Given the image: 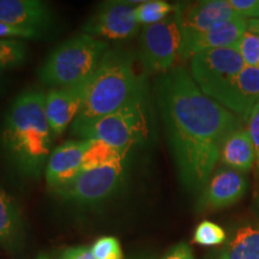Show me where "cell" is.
Masks as SVG:
<instances>
[{
	"label": "cell",
	"instance_id": "cell-1",
	"mask_svg": "<svg viewBox=\"0 0 259 259\" xmlns=\"http://www.w3.org/2000/svg\"><path fill=\"white\" fill-rule=\"evenodd\" d=\"M155 96L178 178L184 189L199 194L220 161L226 137L241 120L206 96L181 66L158 76Z\"/></svg>",
	"mask_w": 259,
	"mask_h": 259
},
{
	"label": "cell",
	"instance_id": "cell-2",
	"mask_svg": "<svg viewBox=\"0 0 259 259\" xmlns=\"http://www.w3.org/2000/svg\"><path fill=\"white\" fill-rule=\"evenodd\" d=\"M46 94L36 88L22 92L6 113L0 144L12 167L38 179L52 154L53 134L45 112Z\"/></svg>",
	"mask_w": 259,
	"mask_h": 259
},
{
	"label": "cell",
	"instance_id": "cell-3",
	"mask_svg": "<svg viewBox=\"0 0 259 259\" xmlns=\"http://www.w3.org/2000/svg\"><path fill=\"white\" fill-rule=\"evenodd\" d=\"M138 64L135 54L125 48L113 47L106 52L87 85L80 111L71 125L72 136L103 116L148 97L147 73L139 71Z\"/></svg>",
	"mask_w": 259,
	"mask_h": 259
},
{
	"label": "cell",
	"instance_id": "cell-4",
	"mask_svg": "<svg viewBox=\"0 0 259 259\" xmlns=\"http://www.w3.org/2000/svg\"><path fill=\"white\" fill-rule=\"evenodd\" d=\"M109 48L106 42L85 34L71 37L51 52L38 70V78L51 89L87 82Z\"/></svg>",
	"mask_w": 259,
	"mask_h": 259
},
{
	"label": "cell",
	"instance_id": "cell-5",
	"mask_svg": "<svg viewBox=\"0 0 259 259\" xmlns=\"http://www.w3.org/2000/svg\"><path fill=\"white\" fill-rule=\"evenodd\" d=\"M151 113L148 97L138 100L120 111L103 116L77 132L78 139H99L116 150L128 154L131 149L150 139Z\"/></svg>",
	"mask_w": 259,
	"mask_h": 259
},
{
	"label": "cell",
	"instance_id": "cell-6",
	"mask_svg": "<svg viewBox=\"0 0 259 259\" xmlns=\"http://www.w3.org/2000/svg\"><path fill=\"white\" fill-rule=\"evenodd\" d=\"M127 158L108 166L82 170L69 185L52 191L66 203L80 206H94L111 199L120 190L126 179Z\"/></svg>",
	"mask_w": 259,
	"mask_h": 259
},
{
	"label": "cell",
	"instance_id": "cell-7",
	"mask_svg": "<svg viewBox=\"0 0 259 259\" xmlns=\"http://www.w3.org/2000/svg\"><path fill=\"white\" fill-rule=\"evenodd\" d=\"M183 35L176 15L160 23L142 28L138 60L147 74H162L174 67L179 57Z\"/></svg>",
	"mask_w": 259,
	"mask_h": 259
},
{
	"label": "cell",
	"instance_id": "cell-8",
	"mask_svg": "<svg viewBox=\"0 0 259 259\" xmlns=\"http://www.w3.org/2000/svg\"><path fill=\"white\" fill-rule=\"evenodd\" d=\"M190 60L191 77L212 100L246 66L235 47L200 52Z\"/></svg>",
	"mask_w": 259,
	"mask_h": 259
},
{
	"label": "cell",
	"instance_id": "cell-9",
	"mask_svg": "<svg viewBox=\"0 0 259 259\" xmlns=\"http://www.w3.org/2000/svg\"><path fill=\"white\" fill-rule=\"evenodd\" d=\"M132 2H108L97 9L87 19L82 34L94 38L105 37L108 40H128L138 34L139 25L136 17V6Z\"/></svg>",
	"mask_w": 259,
	"mask_h": 259
},
{
	"label": "cell",
	"instance_id": "cell-10",
	"mask_svg": "<svg viewBox=\"0 0 259 259\" xmlns=\"http://www.w3.org/2000/svg\"><path fill=\"white\" fill-rule=\"evenodd\" d=\"M183 37L198 35L238 17L229 0L180 3L174 10Z\"/></svg>",
	"mask_w": 259,
	"mask_h": 259
},
{
	"label": "cell",
	"instance_id": "cell-11",
	"mask_svg": "<svg viewBox=\"0 0 259 259\" xmlns=\"http://www.w3.org/2000/svg\"><path fill=\"white\" fill-rule=\"evenodd\" d=\"M247 189L248 183L244 174L225 167L219 168L198 194L197 209L216 211L229 208L245 196Z\"/></svg>",
	"mask_w": 259,
	"mask_h": 259
},
{
	"label": "cell",
	"instance_id": "cell-12",
	"mask_svg": "<svg viewBox=\"0 0 259 259\" xmlns=\"http://www.w3.org/2000/svg\"><path fill=\"white\" fill-rule=\"evenodd\" d=\"M216 102L247 121L252 109L259 102V69L245 66L215 97Z\"/></svg>",
	"mask_w": 259,
	"mask_h": 259
},
{
	"label": "cell",
	"instance_id": "cell-13",
	"mask_svg": "<svg viewBox=\"0 0 259 259\" xmlns=\"http://www.w3.org/2000/svg\"><path fill=\"white\" fill-rule=\"evenodd\" d=\"M87 82L64 88H52L46 93L45 112L53 137H59L77 118L82 107Z\"/></svg>",
	"mask_w": 259,
	"mask_h": 259
},
{
	"label": "cell",
	"instance_id": "cell-14",
	"mask_svg": "<svg viewBox=\"0 0 259 259\" xmlns=\"http://www.w3.org/2000/svg\"><path fill=\"white\" fill-rule=\"evenodd\" d=\"M84 139H71L53 149L45 168L48 189L56 191L69 185L83 170Z\"/></svg>",
	"mask_w": 259,
	"mask_h": 259
},
{
	"label": "cell",
	"instance_id": "cell-15",
	"mask_svg": "<svg viewBox=\"0 0 259 259\" xmlns=\"http://www.w3.org/2000/svg\"><path fill=\"white\" fill-rule=\"evenodd\" d=\"M247 30L248 19L238 16L232 21L210 29L209 31L183 37L179 57L183 59H191L194 54L200 52L235 47Z\"/></svg>",
	"mask_w": 259,
	"mask_h": 259
},
{
	"label": "cell",
	"instance_id": "cell-16",
	"mask_svg": "<svg viewBox=\"0 0 259 259\" xmlns=\"http://www.w3.org/2000/svg\"><path fill=\"white\" fill-rule=\"evenodd\" d=\"M51 21L50 8L40 0H0V23L44 32Z\"/></svg>",
	"mask_w": 259,
	"mask_h": 259
},
{
	"label": "cell",
	"instance_id": "cell-17",
	"mask_svg": "<svg viewBox=\"0 0 259 259\" xmlns=\"http://www.w3.org/2000/svg\"><path fill=\"white\" fill-rule=\"evenodd\" d=\"M255 150L247 128L240 125L227 136L223 142L220 162L228 169L248 173L255 166Z\"/></svg>",
	"mask_w": 259,
	"mask_h": 259
},
{
	"label": "cell",
	"instance_id": "cell-18",
	"mask_svg": "<svg viewBox=\"0 0 259 259\" xmlns=\"http://www.w3.org/2000/svg\"><path fill=\"white\" fill-rule=\"evenodd\" d=\"M24 245V223L15 199L0 189V246L17 253Z\"/></svg>",
	"mask_w": 259,
	"mask_h": 259
},
{
	"label": "cell",
	"instance_id": "cell-19",
	"mask_svg": "<svg viewBox=\"0 0 259 259\" xmlns=\"http://www.w3.org/2000/svg\"><path fill=\"white\" fill-rule=\"evenodd\" d=\"M215 259H259V228L247 225L236 229Z\"/></svg>",
	"mask_w": 259,
	"mask_h": 259
},
{
	"label": "cell",
	"instance_id": "cell-20",
	"mask_svg": "<svg viewBox=\"0 0 259 259\" xmlns=\"http://www.w3.org/2000/svg\"><path fill=\"white\" fill-rule=\"evenodd\" d=\"M84 141H85V149L83 154V170L108 166L128 156V154L116 150L103 141L99 139H84Z\"/></svg>",
	"mask_w": 259,
	"mask_h": 259
},
{
	"label": "cell",
	"instance_id": "cell-21",
	"mask_svg": "<svg viewBox=\"0 0 259 259\" xmlns=\"http://www.w3.org/2000/svg\"><path fill=\"white\" fill-rule=\"evenodd\" d=\"M176 6L163 0H149V2H139L136 6V17L139 25L148 27L164 21L174 14Z\"/></svg>",
	"mask_w": 259,
	"mask_h": 259
},
{
	"label": "cell",
	"instance_id": "cell-22",
	"mask_svg": "<svg viewBox=\"0 0 259 259\" xmlns=\"http://www.w3.org/2000/svg\"><path fill=\"white\" fill-rule=\"evenodd\" d=\"M28 57V46L22 40L0 38V71L15 69L24 64Z\"/></svg>",
	"mask_w": 259,
	"mask_h": 259
},
{
	"label": "cell",
	"instance_id": "cell-23",
	"mask_svg": "<svg viewBox=\"0 0 259 259\" xmlns=\"http://www.w3.org/2000/svg\"><path fill=\"white\" fill-rule=\"evenodd\" d=\"M226 239L227 234L225 229L218 223L208 221V220L200 222L193 233L194 244L205 246V247L222 245L226 241Z\"/></svg>",
	"mask_w": 259,
	"mask_h": 259
},
{
	"label": "cell",
	"instance_id": "cell-24",
	"mask_svg": "<svg viewBox=\"0 0 259 259\" xmlns=\"http://www.w3.org/2000/svg\"><path fill=\"white\" fill-rule=\"evenodd\" d=\"M246 66L257 67L259 64V35L246 31L235 46Z\"/></svg>",
	"mask_w": 259,
	"mask_h": 259
},
{
	"label": "cell",
	"instance_id": "cell-25",
	"mask_svg": "<svg viewBox=\"0 0 259 259\" xmlns=\"http://www.w3.org/2000/svg\"><path fill=\"white\" fill-rule=\"evenodd\" d=\"M96 259H124L120 242L114 236H102L92 246Z\"/></svg>",
	"mask_w": 259,
	"mask_h": 259
},
{
	"label": "cell",
	"instance_id": "cell-26",
	"mask_svg": "<svg viewBox=\"0 0 259 259\" xmlns=\"http://www.w3.org/2000/svg\"><path fill=\"white\" fill-rule=\"evenodd\" d=\"M42 35V32L29 28L14 27L0 23V38L5 40H25V38H37Z\"/></svg>",
	"mask_w": 259,
	"mask_h": 259
},
{
	"label": "cell",
	"instance_id": "cell-27",
	"mask_svg": "<svg viewBox=\"0 0 259 259\" xmlns=\"http://www.w3.org/2000/svg\"><path fill=\"white\" fill-rule=\"evenodd\" d=\"M236 15L246 19L259 18V0H229Z\"/></svg>",
	"mask_w": 259,
	"mask_h": 259
},
{
	"label": "cell",
	"instance_id": "cell-28",
	"mask_svg": "<svg viewBox=\"0 0 259 259\" xmlns=\"http://www.w3.org/2000/svg\"><path fill=\"white\" fill-rule=\"evenodd\" d=\"M247 131L251 136L255 150V168L259 170V102L252 109L250 116L247 119Z\"/></svg>",
	"mask_w": 259,
	"mask_h": 259
},
{
	"label": "cell",
	"instance_id": "cell-29",
	"mask_svg": "<svg viewBox=\"0 0 259 259\" xmlns=\"http://www.w3.org/2000/svg\"><path fill=\"white\" fill-rule=\"evenodd\" d=\"M59 259H96L94 257L92 247L88 246H77L69 247L61 252Z\"/></svg>",
	"mask_w": 259,
	"mask_h": 259
},
{
	"label": "cell",
	"instance_id": "cell-30",
	"mask_svg": "<svg viewBox=\"0 0 259 259\" xmlns=\"http://www.w3.org/2000/svg\"><path fill=\"white\" fill-rule=\"evenodd\" d=\"M162 259H194L193 252L186 242H179L170 248Z\"/></svg>",
	"mask_w": 259,
	"mask_h": 259
},
{
	"label": "cell",
	"instance_id": "cell-31",
	"mask_svg": "<svg viewBox=\"0 0 259 259\" xmlns=\"http://www.w3.org/2000/svg\"><path fill=\"white\" fill-rule=\"evenodd\" d=\"M248 31L254 32V34L259 35V18L250 19V21H248Z\"/></svg>",
	"mask_w": 259,
	"mask_h": 259
},
{
	"label": "cell",
	"instance_id": "cell-32",
	"mask_svg": "<svg viewBox=\"0 0 259 259\" xmlns=\"http://www.w3.org/2000/svg\"><path fill=\"white\" fill-rule=\"evenodd\" d=\"M130 259H155L153 255L150 254H145V253H139V254H136L134 257H131Z\"/></svg>",
	"mask_w": 259,
	"mask_h": 259
},
{
	"label": "cell",
	"instance_id": "cell-33",
	"mask_svg": "<svg viewBox=\"0 0 259 259\" xmlns=\"http://www.w3.org/2000/svg\"><path fill=\"white\" fill-rule=\"evenodd\" d=\"M37 259H51L50 257H48V255L47 254H44V253H42V254H40V255H38V257H37Z\"/></svg>",
	"mask_w": 259,
	"mask_h": 259
}]
</instances>
